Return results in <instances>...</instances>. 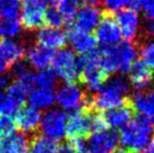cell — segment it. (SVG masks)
Returning <instances> with one entry per match:
<instances>
[{"instance_id": "cell-1", "label": "cell", "mask_w": 154, "mask_h": 153, "mask_svg": "<svg viewBox=\"0 0 154 153\" xmlns=\"http://www.w3.org/2000/svg\"><path fill=\"white\" fill-rule=\"evenodd\" d=\"M130 85L127 79L116 76L107 79L92 99H86L85 108L93 110H109L127 104Z\"/></svg>"}, {"instance_id": "cell-2", "label": "cell", "mask_w": 154, "mask_h": 153, "mask_svg": "<svg viewBox=\"0 0 154 153\" xmlns=\"http://www.w3.org/2000/svg\"><path fill=\"white\" fill-rule=\"evenodd\" d=\"M137 47L129 41L113 46H104L100 50L101 65L107 74L120 72L126 74L137 57Z\"/></svg>"}, {"instance_id": "cell-3", "label": "cell", "mask_w": 154, "mask_h": 153, "mask_svg": "<svg viewBox=\"0 0 154 153\" xmlns=\"http://www.w3.org/2000/svg\"><path fill=\"white\" fill-rule=\"evenodd\" d=\"M153 135L154 129L152 122L146 116L138 115L136 118L122 129L119 142L126 150L140 152L150 145Z\"/></svg>"}, {"instance_id": "cell-4", "label": "cell", "mask_w": 154, "mask_h": 153, "mask_svg": "<svg viewBox=\"0 0 154 153\" xmlns=\"http://www.w3.org/2000/svg\"><path fill=\"white\" fill-rule=\"evenodd\" d=\"M51 65L55 76L66 83H75L81 76V58H78L75 51L69 48H63L55 54Z\"/></svg>"}, {"instance_id": "cell-5", "label": "cell", "mask_w": 154, "mask_h": 153, "mask_svg": "<svg viewBox=\"0 0 154 153\" xmlns=\"http://www.w3.org/2000/svg\"><path fill=\"white\" fill-rule=\"evenodd\" d=\"M82 70L80 78L89 91L97 92L106 82L108 74L101 65V55L97 48L81 58Z\"/></svg>"}, {"instance_id": "cell-6", "label": "cell", "mask_w": 154, "mask_h": 153, "mask_svg": "<svg viewBox=\"0 0 154 153\" xmlns=\"http://www.w3.org/2000/svg\"><path fill=\"white\" fill-rule=\"evenodd\" d=\"M92 111L88 108H79L67 116L66 134L70 139H84L92 132Z\"/></svg>"}, {"instance_id": "cell-7", "label": "cell", "mask_w": 154, "mask_h": 153, "mask_svg": "<svg viewBox=\"0 0 154 153\" xmlns=\"http://www.w3.org/2000/svg\"><path fill=\"white\" fill-rule=\"evenodd\" d=\"M67 115L60 109L47 110L41 118L40 126L43 135L54 141L61 139L66 134Z\"/></svg>"}, {"instance_id": "cell-8", "label": "cell", "mask_w": 154, "mask_h": 153, "mask_svg": "<svg viewBox=\"0 0 154 153\" xmlns=\"http://www.w3.org/2000/svg\"><path fill=\"white\" fill-rule=\"evenodd\" d=\"M85 96L83 89L75 83H66L62 85L55 93V102L63 110L73 111L85 104Z\"/></svg>"}, {"instance_id": "cell-9", "label": "cell", "mask_w": 154, "mask_h": 153, "mask_svg": "<svg viewBox=\"0 0 154 153\" xmlns=\"http://www.w3.org/2000/svg\"><path fill=\"white\" fill-rule=\"evenodd\" d=\"M45 6L41 0H24L20 6V24L27 31L41 29L44 24Z\"/></svg>"}, {"instance_id": "cell-10", "label": "cell", "mask_w": 154, "mask_h": 153, "mask_svg": "<svg viewBox=\"0 0 154 153\" xmlns=\"http://www.w3.org/2000/svg\"><path fill=\"white\" fill-rule=\"evenodd\" d=\"M121 32L111 13L103 12L101 22L95 29V39L103 46H113L120 43Z\"/></svg>"}, {"instance_id": "cell-11", "label": "cell", "mask_w": 154, "mask_h": 153, "mask_svg": "<svg viewBox=\"0 0 154 153\" xmlns=\"http://www.w3.org/2000/svg\"><path fill=\"white\" fill-rule=\"evenodd\" d=\"M119 144V135L114 130L103 129L93 132L87 142V150L89 153H111L116 149Z\"/></svg>"}, {"instance_id": "cell-12", "label": "cell", "mask_w": 154, "mask_h": 153, "mask_svg": "<svg viewBox=\"0 0 154 153\" xmlns=\"http://www.w3.org/2000/svg\"><path fill=\"white\" fill-rule=\"evenodd\" d=\"M25 55L24 45L14 40L0 39V72L4 74Z\"/></svg>"}, {"instance_id": "cell-13", "label": "cell", "mask_w": 154, "mask_h": 153, "mask_svg": "<svg viewBox=\"0 0 154 153\" xmlns=\"http://www.w3.org/2000/svg\"><path fill=\"white\" fill-rule=\"evenodd\" d=\"M102 17H103V12H101L97 8L85 5L78 10L77 15L73 19L75 22L72 26L82 33L90 34V32L97 29L99 23L101 22Z\"/></svg>"}, {"instance_id": "cell-14", "label": "cell", "mask_w": 154, "mask_h": 153, "mask_svg": "<svg viewBox=\"0 0 154 153\" xmlns=\"http://www.w3.org/2000/svg\"><path fill=\"white\" fill-rule=\"evenodd\" d=\"M114 20L120 29L121 36H123L127 41L129 42L133 41L137 37L138 25H140L137 12L131 8L120 10L116 13Z\"/></svg>"}, {"instance_id": "cell-15", "label": "cell", "mask_w": 154, "mask_h": 153, "mask_svg": "<svg viewBox=\"0 0 154 153\" xmlns=\"http://www.w3.org/2000/svg\"><path fill=\"white\" fill-rule=\"evenodd\" d=\"M133 108L129 103L120 107L106 110L103 115V118L106 123V126H109L111 129H123L132 121Z\"/></svg>"}, {"instance_id": "cell-16", "label": "cell", "mask_w": 154, "mask_h": 153, "mask_svg": "<svg viewBox=\"0 0 154 153\" xmlns=\"http://www.w3.org/2000/svg\"><path fill=\"white\" fill-rule=\"evenodd\" d=\"M67 40L70 41L73 50L80 55H87L97 48V39L90 34L82 33L71 25L66 34Z\"/></svg>"}, {"instance_id": "cell-17", "label": "cell", "mask_w": 154, "mask_h": 153, "mask_svg": "<svg viewBox=\"0 0 154 153\" xmlns=\"http://www.w3.org/2000/svg\"><path fill=\"white\" fill-rule=\"evenodd\" d=\"M41 118L42 115L40 110L32 106H26L18 110V112L16 113L15 123L16 127H18L22 132L31 133L39 128Z\"/></svg>"}, {"instance_id": "cell-18", "label": "cell", "mask_w": 154, "mask_h": 153, "mask_svg": "<svg viewBox=\"0 0 154 153\" xmlns=\"http://www.w3.org/2000/svg\"><path fill=\"white\" fill-rule=\"evenodd\" d=\"M36 41L40 46L54 50L65 46L67 42V36L66 33H64L62 29L46 26L44 29H41L37 33Z\"/></svg>"}, {"instance_id": "cell-19", "label": "cell", "mask_w": 154, "mask_h": 153, "mask_svg": "<svg viewBox=\"0 0 154 153\" xmlns=\"http://www.w3.org/2000/svg\"><path fill=\"white\" fill-rule=\"evenodd\" d=\"M128 74L131 85L138 91L147 89L152 83L153 75L151 68L142 61H134L130 66Z\"/></svg>"}, {"instance_id": "cell-20", "label": "cell", "mask_w": 154, "mask_h": 153, "mask_svg": "<svg viewBox=\"0 0 154 153\" xmlns=\"http://www.w3.org/2000/svg\"><path fill=\"white\" fill-rule=\"evenodd\" d=\"M25 54H26V59L29 65L38 70L46 69L51 65V60L55 55L54 50L40 45L29 47L27 51H25Z\"/></svg>"}, {"instance_id": "cell-21", "label": "cell", "mask_w": 154, "mask_h": 153, "mask_svg": "<svg viewBox=\"0 0 154 153\" xmlns=\"http://www.w3.org/2000/svg\"><path fill=\"white\" fill-rule=\"evenodd\" d=\"M0 149L3 153H29V141L24 133H13L0 139Z\"/></svg>"}, {"instance_id": "cell-22", "label": "cell", "mask_w": 154, "mask_h": 153, "mask_svg": "<svg viewBox=\"0 0 154 153\" xmlns=\"http://www.w3.org/2000/svg\"><path fill=\"white\" fill-rule=\"evenodd\" d=\"M29 106L38 110H46L55 103V92L54 89L36 88L29 93Z\"/></svg>"}, {"instance_id": "cell-23", "label": "cell", "mask_w": 154, "mask_h": 153, "mask_svg": "<svg viewBox=\"0 0 154 153\" xmlns=\"http://www.w3.org/2000/svg\"><path fill=\"white\" fill-rule=\"evenodd\" d=\"M11 68H12V74L16 79V82L23 85L31 92L35 86V75L31 72L27 64L20 60L13 64Z\"/></svg>"}, {"instance_id": "cell-24", "label": "cell", "mask_w": 154, "mask_h": 153, "mask_svg": "<svg viewBox=\"0 0 154 153\" xmlns=\"http://www.w3.org/2000/svg\"><path fill=\"white\" fill-rule=\"evenodd\" d=\"M59 145L57 141L44 135L36 136L29 143V153H58Z\"/></svg>"}, {"instance_id": "cell-25", "label": "cell", "mask_w": 154, "mask_h": 153, "mask_svg": "<svg viewBox=\"0 0 154 153\" xmlns=\"http://www.w3.org/2000/svg\"><path fill=\"white\" fill-rule=\"evenodd\" d=\"M21 24L17 19H1L0 20V39L11 40L18 36Z\"/></svg>"}, {"instance_id": "cell-26", "label": "cell", "mask_w": 154, "mask_h": 153, "mask_svg": "<svg viewBox=\"0 0 154 153\" xmlns=\"http://www.w3.org/2000/svg\"><path fill=\"white\" fill-rule=\"evenodd\" d=\"M57 83V77L55 76L51 69L39 70L35 75V85L37 88H44V89H54Z\"/></svg>"}, {"instance_id": "cell-27", "label": "cell", "mask_w": 154, "mask_h": 153, "mask_svg": "<svg viewBox=\"0 0 154 153\" xmlns=\"http://www.w3.org/2000/svg\"><path fill=\"white\" fill-rule=\"evenodd\" d=\"M80 0H58V11L62 15L64 21L72 22L79 8Z\"/></svg>"}, {"instance_id": "cell-28", "label": "cell", "mask_w": 154, "mask_h": 153, "mask_svg": "<svg viewBox=\"0 0 154 153\" xmlns=\"http://www.w3.org/2000/svg\"><path fill=\"white\" fill-rule=\"evenodd\" d=\"M20 107L21 105L17 103L8 93L6 92L0 93V115L12 116L18 112Z\"/></svg>"}, {"instance_id": "cell-29", "label": "cell", "mask_w": 154, "mask_h": 153, "mask_svg": "<svg viewBox=\"0 0 154 153\" xmlns=\"http://www.w3.org/2000/svg\"><path fill=\"white\" fill-rule=\"evenodd\" d=\"M20 4L12 0H0V16L3 19H17L20 13Z\"/></svg>"}, {"instance_id": "cell-30", "label": "cell", "mask_w": 154, "mask_h": 153, "mask_svg": "<svg viewBox=\"0 0 154 153\" xmlns=\"http://www.w3.org/2000/svg\"><path fill=\"white\" fill-rule=\"evenodd\" d=\"M64 19L62 15L56 8L55 6H51L47 11H45L44 14V24L47 27H53V29H60L64 24Z\"/></svg>"}, {"instance_id": "cell-31", "label": "cell", "mask_w": 154, "mask_h": 153, "mask_svg": "<svg viewBox=\"0 0 154 153\" xmlns=\"http://www.w3.org/2000/svg\"><path fill=\"white\" fill-rule=\"evenodd\" d=\"M6 93H8L17 103H19L20 105H22L24 103V101L29 96V91L24 87L23 85H21L18 82H14L11 85L8 86V90Z\"/></svg>"}, {"instance_id": "cell-32", "label": "cell", "mask_w": 154, "mask_h": 153, "mask_svg": "<svg viewBox=\"0 0 154 153\" xmlns=\"http://www.w3.org/2000/svg\"><path fill=\"white\" fill-rule=\"evenodd\" d=\"M16 128V123L12 116L0 115V139L15 133Z\"/></svg>"}, {"instance_id": "cell-33", "label": "cell", "mask_w": 154, "mask_h": 153, "mask_svg": "<svg viewBox=\"0 0 154 153\" xmlns=\"http://www.w3.org/2000/svg\"><path fill=\"white\" fill-rule=\"evenodd\" d=\"M140 61L148 67H154V42L146 43L140 50Z\"/></svg>"}, {"instance_id": "cell-34", "label": "cell", "mask_w": 154, "mask_h": 153, "mask_svg": "<svg viewBox=\"0 0 154 153\" xmlns=\"http://www.w3.org/2000/svg\"><path fill=\"white\" fill-rule=\"evenodd\" d=\"M131 1L132 0H104V4L107 10L106 12L112 14V12H118L126 6H129Z\"/></svg>"}, {"instance_id": "cell-35", "label": "cell", "mask_w": 154, "mask_h": 153, "mask_svg": "<svg viewBox=\"0 0 154 153\" xmlns=\"http://www.w3.org/2000/svg\"><path fill=\"white\" fill-rule=\"evenodd\" d=\"M140 8H143L147 19L154 20V0H140Z\"/></svg>"}, {"instance_id": "cell-36", "label": "cell", "mask_w": 154, "mask_h": 153, "mask_svg": "<svg viewBox=\"0 0 154 153\" xmlns=\"http://www.w3.org/2000/svg\"><path fill=\"white\" fill-rule=\"evenodd\" d=\"M143 32L148 37H154V20L146 19L143 25Z\"/></svg>"}, {"instance_id": "cell-37", "label": "cell", "mask_w": 154, "mask_h": 153, "mask_svg": "<svg viewBox=\"0 0 154 153\" xmlns=\"http://www.w3.org/2000/svg\"><path fill=\"white\" fill-rule=\"evenodd\" d=\"M8 82H10V79L6 76L5 74H2L0 72V90L4 89L5 87L8 86Z\"/></svg>"}, {"instance_id": "cell-38", "label": "cell", "mask_w": 154, "mask_h": 153, "mask_svg": "<svg viewBox=\"0 0 154 153\" xmlns=\"http://www.w3.org/2000/svg\"><path fill=\"white\" fill-rule=\"evenodd\" d=\"M81 2H83V3H85L86 5H97V4L101 3L102 0H80Z\"/></svg>"}, {"instance_id": "cell-39", "label": "cell", "mask_w": 154, "mask_h": 153, "mask_svg": "<svg viewBox=\"0 0 154 153\" xmlns=\"http://www.w3.org/2000/svg\"><path fill=\"white\" fill-rule=\"evenodd\" d=\"M41 1H42L45 5L48 4V5H51V6H55L56 4L58 3V0H41Z\"/></svg>"}, {"instance_id": "cell-40", "label": "cell", "mask_w": 154, "mask_h": 153, "mask_svg": "<svg viewBox=\"0 0 154 153\" xmlns=\"http://www.w3.org/2000/svg\"><path fill=\"white\" fill-rule=\"evenodd\" d=\"M142 153H154V143L150 144V145H149Z\"/></svg>"}, {"instance_id": "cell-41", "label": "cell", "mask_w": 154, "mask_h": 153, "mask_svg": "<svg viewBox=\"0 0 154 153\" xmlns=\"http://www.w3.org/2000/svg\"><path fill=\"white\" fill-rule=\"evenodd\" d=\"M111 153H131V152H129L128 150H125V149H116Z\"/></svg>"}, {"instance_id": "cell-42", "label": "cell", "mask_w": 154, "mask_h": 153, "mask_svg": "<svg viewBox=\"0 0 154 153\" xmlns=\"http://www.w3.org/2000/svg\"><path fill=\"white\" fill-rule=\"evenodd\" d=\"M12 1H17V2H18V1H19V0H12Z\"/></svg>"}]
</instances>
